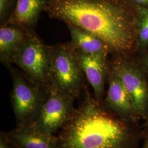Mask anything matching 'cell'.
Here are the masks:
<instances>
[{
	"instance_id": "1",
	"label": "cell",
	"mask_w": 148,
	"mask_h": 148,
	"mask_svg": "<svg viewBox=\"0 0 148 148\" xmlns=\"http://www.w3.org/2000/svg\"><path fill=\"white\" fill-rule=\"evenodd\" d=\"M44 12L95 34L113 57H132L137 51L136 8L127 0H47Z\"/></svg>"
},
{
	"instance_id": "2",
	"label": "cell",
	"mask_w": 148,
	"mask_h": 148,
	"mask_svg": "<svg viewBox=\"0 0 148 148\" xmlns=\"http://www.w3.org/2000/svg\"><path fill=\"white\" fill-rule=\"evenodd\" d=\"M74 117L58 132V148H137L140 123L107 110L86 86Z\"/></svg>"
},
{
	"instance_id": "3",
	"label": "cell",
	"mask_w": 148,
	"mask_h": 148,
	"mask_svg": "<svg viewBox=\"0 0 148 148\" xmlns=\"http://www.w3.org/2000/svg\"><path fill=\"white\" fill-rule=\"evenodd\" d=\"M51 87L74 99L79 98L84 90L86 76L71 43L49 46Z\"/></svg>"
},
{
	"instance_id": "4",
	"label": "cell",
	"mask_w": 148,
	"mask_h": 148,
	"mask_svg": "<svg viewBox=\"0 0 148 148\" xmlns=\"http://www.w3.org/2000/svg\"><path fill=\"white\" fill-rule=\"evenodd\" d=\"M5 66L9 69L12 79L11 100L16 126H32L38 117L50 88L34 82L12 64Z\"/></svg>"
},
{
	"instance_id": "5",
	"label": "cell",
	"mask_w": 148,
	"mask_h": 148,
	"mask_svg": "<svg viewBox=\"0 0 148 148\" xmlns=\"http://www.w3.org/2000/svg\"><path fill=\"white\" fill-rule=\"evenodd\" d=\"M13 64L34 82L51 88L49 46L43 42L34 31L27 32L24 42L16 54Z\"/></svg>"
},
{
	"instance_id": "6",
	"label": "cell",
	"mask_w": 148,
	"mask_h": 148,
	"mask_svg": "<svg viewBox=\"0 0 148 148\" xmlns=\"http://www.w3.org/2000/svg\"><path fill=\"white\" fill-rule=\"evenodd\" d=\"M109 68L130 95L142 121L148 116V79L144 69L131 57H113Z\"/></svg>"
},
{
	"instance_id": "7",
	"label": "cell",
	"mask_w": 148,
	"mask_h": 148,
	"mask_svg": "<svg viewBox=\"0 0 148 148\" xmlns=\"http://www.w3.org/2000/svg\"><path fill=\"white\" fill-rule=\"evenodd\" d=\"M75 99L52 87L37 120L32 125L36 131L54 135L74 117Z\"/></svg>"
},
{
	"instance_id": "8",
	"label": "cell",
	"mask_w": 148,
	"mask_h": 148,
	"mask_svg": "<svg viewBox=\"0 0 148 148\" xmlns=\"http://www.w3.org/2000/svg\"><path fill=\"white\" fill-rule=\"evenodd\" d=\"M108 88L102 104L107 110L126 121H142L133 105L132 100L121 81L109 68Z\"/></svg>"
},
{
	"instance_id": "9",
	"label": "cell",
	"mask_w": 148,
	"mask_h": 148,
	"mask_svg": "<svg viewBox=\"0 0 148 148\" xmlns=\"http://www.w3.org/2000/svg\"><path fill=\"white\" fill-rule=\"evenodd\" d=\"M73 48L86 79L93 89V95L96 99L102 103L109 72L108 55L102 53H84Z\"/></svg>"
},
{
	"instance_id": "10",
	"label": "cell",
	"mask_w": 148,
	"mask_h": 148,
	"mask_svg": "<svg viewBox=\"0 0 148 148\" xmlns=\"http://www.w3.org/2000/svg\"><path fill=\"white\" fill-rule=\"evenodd\" d=\"M6 134L16 148H58L57 136L38 132L32 126H16Z\"/></svg>"
},
{
	"instance_id": "11",
	"label": "cell",
	"mask_w": 148,
	"mask_h": 148,
	"mask_svg": "<svg viewBox=\"0 0 148 148\" xmlns=\"http://www.w3.org/2000/svg\"><path fill=\"white\" fill-rule=\"evenodd\" d=\"M27 31L15 25L5 24L0 27V60L5 66L13 64L19 49L24 42Z\"/></svg>"
},
{
	"instance_id": "12",
	"label": "cell",
	"mask_w": 148,
	"mask_h": 148,
	"mask_svg": "<svg viewBox=\"0 0 148 148\" xmlns=\"http://www.w3.org/2000/svg\"><path fill=\"white\" fill-rule=\"evenodd\" d=\"M47 0H18L16 10L7 24L21 27L24 30L34 31Z\"/></svg>"
},
{
	"instance_id": "13",
	"label": "cell",
	"mask_w": 148,
	"mask_h": 148,
	"mask_svg": "<svg viewBox=\"0 0 148 148\" xmlns=\"http://www.w3.org/2000/svg\"><path fill=\"white\" fill-rule=\"evenodd\" d=\"M71 41V44L76 49L87 53L110 54L108 46L95 34L71 25H67Z\"/></svg>"
},
{
	"instance_id": "14",
	"label": "cell",
	"mask_w": 148,
	"mask_h": 148,
	"mask_svg": "<svg viewBox=\"0 0 148 148\" xmlns=\"http://www.w3.org/2000/svg\"><path fill=\"white\" fill-rule=\"evenodd\" d=\"M135 8L137 51L145 53L148 48V9Z\"/></svg>"
},
{
	"instance_id": "15",
	"label": "cell",
	"mask_w": 148,
	"mask_h": 148,
	"mask_svg": "<svg viewBox=\"0 0 148 148\" xmlns=\"http://www.w3.org/2000/svg\"><path fill=\"white\" fill-rule=\"evenodd\" d=\"M18 0H0V23L5 24L13 14Z\"/></svg>"
},
{
	"instance_id": "16",
	"label": "cell",
	"mask_w": 148,
	"mask_h": 148,
	"mask_svg": "<svg viewBox=\"0 0 148 148\" xmlns=\"http://www.w3.org/2000/svg\"><path fill=\"white\" fill-rule=\"evenodd\" d=\"M142 121L140 141L137 148H148V116Z\"/></svg>"
},
{
	"instance_id": "17",
	"label": "cell",
	"mask_w": 148,
	"mask_h": 148,
	"mask_svg": "<svg viewBox=\"0 0 148 148\" xmlns=\"http://www.w3.org/2000/svg\"><path fill=\"white\" fill-rule=\"evenodd\" d=\"M0 148H16L7 137L6 132L1 131L0 133Z\"/></svg>"
},
{
	"instance_id": "18",
	"label": "cell",
	"mask_w": 148,
	"mask_h": 148,
	"mask_svg": "<svg viewBox=\"0 0 148 148\" xmlns=\"http://www.w3.org/2000/svg\"><path fill=\"white\" fill-rule=\"evenodd\" d=\"M134 7L148 9V0H127Z\"/></svg>"
},
{
	"instance_id": "19",
	"label": "cell",
	"mask_w": 148,
	"mask_h": 148,
	"mask_svg": "<svg viewBox=\"0 0 148 148\" xmlns=\"http://www.w3.org/2000/svg\"><path fill=\"white\" fill-rule=\"evenodd\" d=\"M143 63H144V68H145L144 71L147 75V76L148 79V51L145 52V56L143 59Z\"/></svg>"
}]
</instances>
